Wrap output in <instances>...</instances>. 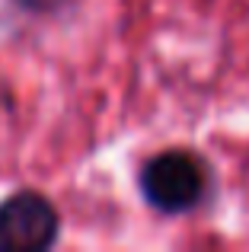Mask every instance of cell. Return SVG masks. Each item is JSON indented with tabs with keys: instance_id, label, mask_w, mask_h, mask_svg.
<instances>
[{
	"instance_id": "6da1fadb",
	"label": "cell",
	"mask_w": 249,
	"mask_h": 252,
	"mask_svg": "<svg viewBox=\"0 0 249 252\" xmlns=\"http://www.w3.org/2000/svg\"><path fill=\"white\" fill-rule=\"evenodd\" d=\"M141 191L150 208L163 214H182L192 211L205 195V172L195 163V157L182 150H166V154L147 160L141 169Z\"/></svg>"
},
{
	"instance_id": "7a4b0ae2",
	"label": "cell",
	"mask_w": 249,
	"mask_h": 252,
	"mask_svg": "<svg viewBox=\"0 0 249 252\" xmlns=\"http://www.w3.org/2000/svg\"><path fill=\"white\" fill-rule=\"evenodd\" d=\"M58 240V211L38 191L0 201V252H42Z\"/></svg>"
},
{
	"instance_id": "3957f363",
	"label": "cell",
	"mask_w": 249,
	"mask_h": 252,
	"mask_svg": "<svg viewBox=\"0 0 249 252\" xmlns=\"http://www.w3.org/2000/svg\"><path fill=\"white\" fill-rule=\"evenodd\" d=\"M13 3L23 6V10H32V13H58V10H64L70 0H13Z\"/></svg>"
}]
</instances>
